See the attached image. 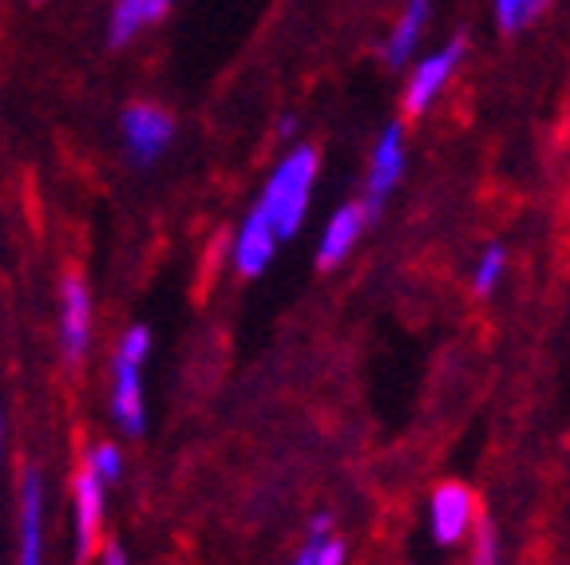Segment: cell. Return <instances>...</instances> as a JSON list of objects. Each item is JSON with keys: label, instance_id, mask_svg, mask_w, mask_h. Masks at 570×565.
<instances>
[{"label": "cell", "instance_id": "1", "mask_svg": "<svg viewBox=\"0 0 570 565\" xmlns=\"http://www.w3.org/2000/svg\"><path fill=\"white\" fill-rule=\"evenodd\" d=\"M155 353V333L147 325L124 328L111 348V388H107V412L111 424L139 439L147 432V360Z\"/></svg>", "mask_w": 570, "mask_h": 565}, {"label": "cell", "instance_id": "2", "mask_svg": "<svg viewBox=\"0 0 570 565\" xmlns=\"http://www.w3.org/2000/svg\"><path fill=\"white\" fill-rule=\"evenodd\" d=\"M317 147L309 142H297V147L285 150V159L274 167V175L262 186L258 202L254 210L274 226V234L282 241H289L297 230H302L305 214H309L313 202V182H317Z\"/></svg>", "mask_w": 570, "mask_h": 565}, {"label": "cell", "instance_id": "3", "mask_svg": "<svg viewBox=\"0 0 570 565\" xmlns=\"http://www.w3.org/2000/svg\"><path fill=\"white\" fill-rule=\"evenodd\" d=\"M56 340L68 368H83L96 345V297L80 269L60 277V305H56Z\"/></svg>", "mask_w": 570, "mask_h": 565}, {"label": "cell", "instance_id": "4", "mask_svg": "<svg viewBox=\"0 0 570 565\" xmlns=\"http://www.w3.org/2000/svg\"><path fill=\"white\" fill-rule=\"evenodd\" d=\"M175 116L155 99H131L119 111V147L131 167H155L175 147Z\"/></svg>", "mask_w": 570, "mask_h": 565}, {"label": "cell", "instance_id": "5", "mask_svg": "<svg viewBox=\"0 0 570 565\" xmlns=\"http://www.w3.org/2000/svg\"><path fill=\"white\" fill-rule=\"evenodd\" d=\"M48 490H45V470L28 463L20 470L17 486V565H45L48 557Z\"/></svg>", "mask_w": 570, "mask_h": 565}, {"label": "cell", "instance_id": "6", "mask_svg": "<svg viewBox=\"0 0 570 565\" xmlns=\"http://www.w3.org/2000/svg\"><path fill=\"white\" fill-rule=\"evenodd\" d=\"M104 522L107 486L91 470L76 467V475H71V546H76V562L80 565H88L96 557L99 542H104Z\"/></svg>", "mask_w": 570, "mask_h": 565}, {"label": "cell", "instance_id": "7", "mask_svg": "<svg viewBox=\"0 0 570 565\" xmlns=\"http://www.w3.org/2000/svg\"><path fill=\"white\" fill-rule=\"evenodd\" d=\"M277 246H282V238L274 234V226H269L266 218H262L254 206H249V214L242 218L238 234H234L230 241V261H234V274L246 277V281H254V277H262L269 266H274L277 257Z\"/></svg>", "mask_w": 570, "mask_h": 565}, {"label": "cell", "instance_id": "8", "mask_svg": "<svg viewBox=\"0 0 570 565\" xmlns=\"http://www.w3.org/2000/svg\"><path fill=\"white\" fill-rule=\"evenodd\" d=\"M404 175V131L396 123L384 127L381 142L373 150V167H368V198L365 206V221L376 226L381 221V210H384V198L392 195V186L401 182Z\"/></svg>", "mask_w": 570, "mask_h": 565}, {"label": "cell", "instance_id": "9", "mask_svg": "<svg viewBox=\"0 0 570 565\" xmlns=\"http://www.w3.org/2000/svg\"><path fill=\"white\" fill-rule=\"evenodd\" d=\"M463 52H468V44L452 40V44L440 48L436 56H428V60H420L416 68H412V80H409V88H404V111H409L412 119L424 116L428 103H432V99L440 96V88L452 80V71L460 68Z\"/></svg>", "mask_w": 570, "mask_h": 565}, {"label": "cell", "instance_id": "10", "mask_svg": "<svg viewBox=\"0 0 570 565\" xmlns=\"http://www.w3.org/2000/svg\"><path fill=\"white\" fill-rule=\"evenodd\" d=\"M428 518H432V534H436L440 546H455L463 534L472 531L475 495L460 483H444L436 495H432V511H428Z\"/></svg>", "mask_w": 570, "mask_h": 565}, {"label": "cell", "instance_id": "11", "mask_svg": "<svg viewBox=\"0 0 570 565\" xmlns=\"http://www.w3.org/2000/svg\"><path fill=\"white\" fill-rule=\"evenodd\" d=\"M365 206L361 202H345L330 221H325V230H321L317 241V266L321 269H337L341 261L348 257V249L356 246L361 230H365Z\"/></svg>", "mask_w": 570, "mask_h": 565}, {"label": "cell", "instance_id": "12", "mask_svg": "<svg viewBox=\"0 0 570 565\" xmlns=\"http://www.w3.org/2000/svg\"><path fill=\"white\" fill-rule=\"evenodd\" d=\"M159 20L163 17L155 12V0H111V9H107V48L124 52Z\"/></svg>", "mask_w": 570, "mask_h": 565}, {"label": "cell", "instance_id": "13", "mask_svg": "<svg viewBox=\"0 0 570 565\" xmlns=\"http://www.w3.org/2000/svg\"><path fill=\"white\" fill-rule=\"evenodd\" d=\"M428 12H432V0H409V4H404L401 20H396L389 44H384V60H389L392 68H404V63H409L412 48H416L420 32H424V24H428Z\"/></svg>", "mask_w": 570, "mask_h": 565}, {"label": "cell", "instance_id": "14", "mask_svg": "<svg viewBox=\"0 0 570 565\" xmlns=\"http://www.w3.org/2000/svg\"><path fill=\"white\" fill-rule=\"evenodd\" d=\"M80 467H83V470H91V475H96L99 483H104L107 490H111V486H119V478H124L127 455H124V447H119V443L99 439V443H91V447L83 450Z\"/></svg>", "mask_w": 570, "mask_h": 565}, {"label": "cell", "instance_id": "15", "mask_svg": "<svg viewBox=\"0 0 570 565\" xmlns=\"http://www.w3.org/2000/svg\"><path fill=\"white\" fill-rule=\"evenodd\" d=\"M495 4V20L503 32H519V28L531 24L539 12L551 4V0H491Z\"/></svg>", "mask_w": 570, "mask_h": 565}, {"label": "cell", "instance_id": "16", "mask_svg": "<svg viewBox=\"0 0 570 565\" xmlns=\"http://www.w3.org/2000/svg\"><path fill=\"white\" fill-rule=\"evenodd\" d=\"M472 565H499V538H495V526L488 518L475 526V554Z\"/></svg>", "mask_w": 570, "mask_h": 565}, {"label": "cell", "instance_id": "17", "mask_svg": "<svg viewBox=\"0 0 570 565\" xmlns=\"http://www.w3.org/2000/svg\"><path fill=\"white\" fill-rule=\"evenodd\" d=\"M499 274H503V249L499 246H491L488 254H483V261H480V269H475V293H491L495 289V281H499Z\"/></svg>", "mask_w": 570, "mask_h": 565}, {"label": "cell", "instance_id": "18", "mask_svg": "<svg viewBox=\"0 0 570 565\" xmlns=\"http://www.w3.org/2000/svg\"><path fill=\"white\" fill-rule=\"evenodd\" d=\"M325 531H333V522H330V514H321V518H313V526H309V538H305V546H302V554L294 557V565H313V546H317V538Z\"/></svg>", "mask_w": 570, "mask_h": 565}, {"label": "cell", "instance_id": "19", "mask_svg": "<svg viewBox=\"0 0 570 565\" xmlns=\"http://www.w3.org/2000/svg\"><path fill=\"white\" fill-rule=\"evenodd\" d=\"M96 565H131V557H127V549L119 546V542H99L96 557H91Z\"/></svg>", "mask_w": 570, "mask_h": 565}, {"label": "cell", "instance_id": "20", "mask_svg": "<svg viewBox=\"0 0 570 565\" xmlns=\"http://www.w3.org/2000/svg\"><path fill=\"white\" fill-rule=\"evenodd\" d=\"M4 455H9V416L0 407V467H4Z\"/></svg>", "mask_w": 570, "mask_h": 565}, {"label": "cell", "instance_id": "21", "mask_svg": "<svg viewBox=\"0 0 570 565\" xmlns=\"http://www.w3.org/2000/svg\"><path fill=\"white\" fill-rule=\"evenodd\" d=\"M170 9H175V0H155V12H159V17H167Z\"/></svg>", "mask_w": 570, "mask_h": 565}, {"label": "cell", "instance_id": "22", "mask_svg": "<svg viewBox=\"0 0 570 565\" xmlns=\"http://www.w3.org/2000/svg\"><path fill=\"white\" fill-rule=\"evenodd\" d=\"M36 4H45V0H36Z\"/></svg>", "mask_w": 570, "mask_h": 565}]
</instances>
